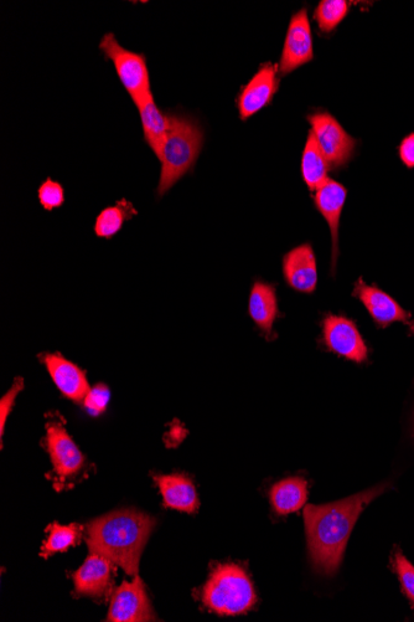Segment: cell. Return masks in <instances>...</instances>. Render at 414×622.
Returning a JSON list of instances; mask_svg holds the SVG:
<instances>
[{"instance_id":"cell-1","label":"cell","mask_w":414,"mask_h":622,"mask_svg":"<svg viewBox=\"0 0 414 622\" xmlns=\"http://www.w3.org/2000/svg\"><path fill=\"white\" fill-rule=\"evenodd\" d=\"M386 490L387 485H381L343 501L304 508L310 560L318 573L334 575L338 572L357 519Z\"/></svg>"},{"instance_id":"cell-2","label":"cell","mask_w":414,"mask_h":622,"mask_svg":"<svg viewBox=\"0 0 414 622\" xmlns=\"http://www.w3.org/2000/svg\"><path fill=\"white\" fill-rule=\"evenodd\" d=\"M154 527L155 519L146 513L115 511L87 524V546L128 575H138L139 560Z\"/></svg>"},{"instance_id":"cell-3","label":"cell","mask_w":414,"mask_h":622,"mask_svg":"<svg viewBox=\"0 0 414 622\" xmlns=\"http://www.w3.org/2000/svg\"><path fill=\"white\" fill-rule=\"evenodd\" d=\"M169 118L167 140L157 157L162 163L157 188L159 197L167 194L193 169L204 145V132L198 122L180 115H169Z\"/></svg>"},{"instance_id":"cell-4","label":"cell","mask_w":414,"mask_h":622,"mask_svg":"<svg viewBox=\"0 0 414 622\" xmlns=\"http://www.w3.org/2000/svg\"><path fill=\"white\" fill-rule=\"evenodd\" d=\"M203 601L212 613L234 616L251 610L257 596L246 570L235 563H225L212 570L204 586Z\"/></svg>"},{"instance_id":"cell-5","label":"cell","mask_w":414,"mask_h":622,"mask_svg":"<svg viewBox=\"0 0 414 622\" xmlns=\"http://www.w3.org/2000/svg\"><path fill=\"white\" fill-rule=\"evenodd\" d=\"M98 46L115 65L119 81L132 97L134 104L152 94L147 58L144 54L124 49L112 33L103 35Z\"/></svg>"},{"instance_id":"cell-6","label":"cell","mask_w":414,"mask_h":622,"mask_svg":"<svg viewBox=\"0 0 414 622\" xmlns=\"http://www.w3.org/2000/svg\"><path fill=\"white\" fill-rule=\"evenodd\" d=\"M312 131L320 151L330 168H341L354 156L356 140L329 112H317L308 116Z\"/></svg>"},{"instance_id":"cell-7","label":"cell","mask_w":414,"mask_h":622,"mask_svg":"<svg viewBox=\"0 0 414 622\" xmlns=\"http://www.w3.org/2000/svg\"><path fill=\"white\" fill-rule=\"evenodd\" d=\"M323 341L330 352L340 357L355 363L367 361L369 349L359 328L348 317L328 313L323 320Z\"/></svg>"},{"instance_id":"cell-8","label":"cell","mask_w":414,"mask_h":622,"mask_svg":"<svg viewBox=\"0 0 414 622\" xmlns=\"http://www.w3.org/2000/svg\"><path fill=\"white\" fill-rule=\"evenodd\" d=\"M314 58L312 28L308 18V10H299L289 23L284 48L279 61V74L289 75L294 70L310 63Z\"/></svg>"},{"instance_id":"cell-9","label":"cell","mask_w":414,"mask_h":622,"mask_svg":"<svg viewBox=\"0 0 414 622\" xmlns=\"http://www.w3.org/2000/svg\"><path fill=\"white\" fill-rule=\"evenodd\" d=\"M278 70V66L272 63L262 64L255 76L243 87L236 99L242 121L255 116L271 104L279 87Z\"/></svg>"},{"instance_id":"cell-10","label":"cell","mask_w":414,"mask_h":622,"mask_svg":"<svg viewBox=\"0 0 414 622\" xmlns=\"http://www.w3.org/2000/svg\"><path fill=\"white\" fill-rule=\"evenodd\" d=\"M45 441L56 476H59L61 480H66L79 474L85 466V457L67 433L64 425L59 421L46 424Z\"/></svg>"},{"instance_id":"cell-11","label":"cell","mask_w":414,"mask_h":622,"mask_svg":"<svg viewBox=\"0 0 414 622\" xmlns=\"http://www.w3.org/2000/svg\"><path fill=\"white\" fill-rule=\"evenodd\" d=\"M108 621L139 622L155 620L142 579L123 582L112 596Z\"/></svg>"},{"instance_id":"cell-12","label":"cell","mask_w":414,"mask_h":622,"mask_svg":"<svg viewBox=\"0 0 414 622\" xmlns=\"http://www.w3.org/2000/svg\"><path fill=\"white\" fill-rule=\"evenodd\" d=\"M353 295L359 298L367 312L370 313L372 320L381 328H386L396 322H410L411 313L377 286L366 285L364 280L359 279L356 281Z\"/></svg>"},{"instance_id":"cell-13","label":"cell","mask_w":414,"mask_h":622,"mask_svg":"<svg viewBox=\"0 0 414 622\" xmlns=\"http://www.w3.org/2000/svg\"><path fill=\"white\" fill-rule=\"evenodd\" d=\"M40 358L62 395L75 403L84 402L91 390L84 370L59 353H46Z\"/></svg>"},{"instance_id":"cell-14","label":"cell","mask_w":414,"mask_h":622,"mask_svg":"<svg viewBox=\"0 0 414 622\" xmlns=\"http://www.w3.org/2000/svg\"><path fill=\"white\" fill-rule=\"evenodd\" d=\"M283 275L293 290L302 293L317 290L318 266L312 245H299L284 255Z\"/></svg>"},{"instance_id":"cell-15","label":"cell","mask_w":414,"mask_h":622,"mask_svg":"<svg viewBox=\"0 0 414 622\" xmlns=\"http://www.w3.org/2000/svg\"><path fill=\"white\" fill-rule=\"evenodd\" d=\"M346 198H348V189L343 184L333 181V179H328L322 187L315 190V208L328 221L331 239H333V256H331V264H333V269L331 270L333 271L335 270L336 261H338L340 218Z\"/></svg>"},{"instance_id":"cell-16","label":"cell","mask_w":414,"mask_h":622,"mask_svg":"<svg viewBox=\"0 0 414 622\" xmlns=\"http://www.w3.org/2000/svg\"><path fill=\"white\" fill-rule=\"evenodd\" d=\"M112 562L97 553H91L82 567L74 574L76 593L101 599L112 585Z\"/></svg>"},{"instance_id":"cell-17","label":"cell","mask_w":414,"mask_h":622,"mask_svg":"<svg viewBox=\"0 0 414 622\" xmlns=\"http://www.w3.org/2000/svg\"><path fill=\"white\" fill-rule=\"evenodd\" d=\"M164 505L180 512L194 513L198 510V493L194 483L183 474L154 476Z\"/></svg>"},{"instance_id":"cell-18","label":"cell","mask_w":414,"mask_h":622,"mask_svg":"<svg viewBox=\"0 0 414 622\" xmlns=\"http://www.w3.org/2000/svg\"><path fill=\"white\" fill-rule=\"evenodd\" d=\"M278 313L276 286L263 281L255 282L248 300V315L265 336L273 333Z\"/></svg>"},{"instance_id":"cell-19","label":"cell","mask_w":414,"mask_h":622,"mask_svg":"<svg viewBox=\"0 0 414 622\" xmlns=\"http://www.w3.org/2000/svg\"><path fill=\"white\" fill-rule=\"evenodd\" d=\"M136 105L141 117L144 132V140L154 152L155 156H159L160 151L167 140L170 118L155 104L153 94L144 97L138 101Z\"/></svg>"},{"instance_id":"cell-20","label":"cell","mask_w":414,"mask_h":622,"mask_svg":"<svg viewBox=\"0 0 414 622\" xmlns=\"http://www.w3.org/2000/svg\"><path fill=\"white\" fill-rule=\"evenodd\" d=\"M271 503L279 516L302 510L308 498V483L302 477H289L272 487Z\"/></svg>"},{"instance_id":"cell-21","label":"cell","mask_w":414,"mask_h":622,"mask_svg":"<svg viewBox=\"0 0 414 622\" xmlns=\"http://www.w3.org/2000/svg\"><path fill=\"white\" fill-rule=\"evenodd\" d=\"M330 166L318 146L313 131L309 132L302 157V176L308 188L315 192L328 181Z\"/></svg>"},{"instance_id":"cell-22","label":"cell","mask_w":414,"mask_h":622,"mask_svg":"<svg viewBox=\"0 0 414 622\" xmlns=\"http://www.w3.org/2000/svg\"><path fill=\"white\" fill-rule=\"evenodd\" d=\"M138 214L136 208L127 199L118 200L113 207L103 209L95 223V234L98 238L112 239L119 233L126 221Z\"/></svg>"},{"instance_id":"cell-23","label":"cell","mask_w":414,"mask_h":622,"mask_svg":"<svg viewBox=\"0 0 414 622\" xmlns=\"http://www.w3.org/2000/svg\"><path fill=\"white\" fill-rule=\"evenodd\" d=\"M80 533L81 527L77 524H70V526H61L58 523L51 524L49 537L41 548V555L48 558L55 553L65 552V550L79 543Z\"/></svg>"},{"instance_id":"cell-24","label":"cell","mask_w":414,"mask_h":622,"mask_svg":"<svg viewBox=\"0 0 414 622\" xmlns=\"http://www.w3.org/2000/svg\"><path fill=\"white\" fill-rule=\"evenodd\" d=\"M350 3L346 0H323L315 9L314 19L323 33L334 32L348 15Z\"/></svg>"},{"instance_id":"cell-25","label":"cell","mask_w":414,"mask_h":622,"mask_svg":"<svg viewBox=\"0 0 414 622\" xmlns=\"http://www.w3.org/2000/svg\"><path fill=\"white\" fill-rule=\"evenodd\" d=\"M393 570H395L402 586L403 594L410 600L414 609V567L400 549H396L392 555Z\"/></svg>"},{"instance_id":"cell-26","label":"cell","mask_w":414,"mask_h":622,"mask_svg":"<svg viewBox=\"0 0 414 622\" xmlns=\"http://www.w3.org/2000/svg\"><path fill=\"white\" fill-rule=\"evenodd\" d=\"M38 198L41 207L48 210V212H53V210L60 208L65 203V190L59 182L48 178L40 185Z\"/></svg>"},{"instance_id":"cell-27","label":"cell","mask_w":414,"mask_h":622,"mask_svg":"<svg viewBox=\"0 0 414 622\" xmlns=\"http://www.w3.org/2000/svg\"><path fill=\"white\" fill-rule=\"evenodd\" d=\"M111 392L110 388L105 384H98L93 387L89 394L86 395L84 405L92 416H100L105 413L108 403H110Z\"/></svg>"},{"instance_id":"cell-28","label":"cell","mask_w":414,"mask_h":622,"mask_svg":"<svg viewBox=\"0 0 414 622\" xmlns=\"http://www.w3.org/2000/svg\"><path fill=\"white\" fill-rule=\"evenodd\" d=\"M24 388V382L22 378L15 380L13 387L10 388L9 392L4 395L2 400H0V434H4L5 423H7L8 416L10 411L13 409V405L15 400H17L18 395L22 392Z\"/></svg>"},{"instance_id":"cell-29","label":"cell","mask_w":414,"mask_h":622,"mask_svg":"<svg viewBox=\"0 0 414 622\" xmlns=\"http://www.w3.org/2000/svg\"><path fill=\"white\" fill-rule=\"evenodd\" d=\"M398 154L408 169L414 168V132L403 138L398 146Z\"/></svg>"},{"instance_id":"cell-30","label":"cell","mask_w":414,"mask_h":622,"mask_svg":"<svg viewBox=\"0 0 414 622\" xmlns=\"http://www.w3.org/2000/svg\"><path fill=\"white\" fill-rule=\"evenodd\" d=\"M411 332L414 334V321L412 322V325H411Z\"/></svg>"}]
</instances>
